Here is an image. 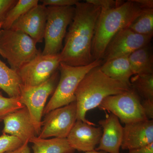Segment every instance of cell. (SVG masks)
Wrapping results in <instances>:
<instances>
[{"label": "cell", "mask_w": 153, "mask_h": 153, "mask_svg": "<svg viewBox=\"0 0 153 153\" xmlns=\"http://www.w3.org/2000/svg\"><path fill=\"white\" fill-rule=\"evenodd\" d=\"M36 45L25 33L11 29L0 30V49L10 68L16 72L41 54Z\"/></svg>", "instance_id": "cell-5"}, {"label": "cell", "mask_w": 153, "mask_h": 153, "mask_svg": "<svg viewBox=\"0 0 153 153\" xmlns=\"http://www.w3.org/2000/svg\"><path fill=\"white\" fill-rule=\"evenodd\" d=\"M130 81L131 88L140 98L153 100V74L133 75Z\"/></svg>", "instance_id": "cell-21"}, {"label": "cell", "mask_w": 153, "mask_h": 153, "mask_svg": "<svg viewBox=\"0 0 153 153\" xmlns=\"http://www.w3.org/2000/svg\"><path fill=\"white\" fill-rule=\"evenodd\" d=\"M128 28L137 34L153 36V9H144Z\"/></svg>", "instance_id": "cell-23"}, {"label": "cell", "mask_w": 153, "mask_h": 153, "mask_svg": "<svg viewBox=\"0 0 153 153\" xmlns=\"http://www.w3.org/2000/svg\"><path fill=\"white\" fill-rule=\"evenodd\" d=\"M85 153H106L105 152H103V151H100V152L99 151H96L95 150L94 151H91V152H86Z\"/></svg>", "instance_id": "cell-33"}, {"label": "cell", "mask_w": 153, "mask_h": 153, "mask_svg": "<svg viewBox=\"0 0 153 153\" xmlns=\"http://www.w3.org/2000/svg\"><path fill=\"white\" fill-rule=\"evenodd\" d=\"M85 2L100 7L102 10L116 7L124 2L123 1L118 0H86Z\"/></svg>", "instance_id": "cell-26"}, {"label": "cell", "mask_w": 153, "mask_h": 153, "mask_svg": "<svg viewBox=\"0 0 153 153\" xmlns=\"http://www.w3.org/2000/svg\"><path fill=\"white\" fill-rule=\"evenodd\" d=\"M76 120V105L74 101L46 114L38 137L44 139L51 137L66 138Z\"/></svg>", "instance_id": "cell-10"}, {"label": "cell", "mask_w": 153, "mask_h": 153, "mask_svg": "<svg viewBox=\"0 0 153 153\" xmlns=\"http://www.w3.org/2000/svg\"><path fill=\"white\" fill-rule=\"evenodd\" d=\"M24 144L18 138L3 133L0 136V153H5L16 149Z\"/></svg>", "instance_id": "cell-25"}, {"label": "cell", "mask_w": 153, "mask_h": 153, "mask_svg": "<svg viewBox=\"0 0 153 153\" xmlns=\"http://www.w3.org/2000/svg\"><path fill=\"white\" fill-rule=\"evenodd\" d=\"M141 102L140 97L131 88L123 93L107 97L98 107L111 112L126 124L148 120Z\"/></svg>", "instance_id": "cell-7"}, {"label": "cell", "mask_w": 153, "mask_h": 153, "mask_svg": "<svg viewBox=\"0 0 153 153\" xmlns=\"http://www.w3.org/2000/svg\"><path fill=\"white\" fill-rule=\"evenodd\" d=\"M128 59L134 75L153 74V55L150 44L132 52Z\"/></svg>", "instance_id": "cell-18"}, {"label": "cell", "mask_w": 153, "mask_h": 153, "mask_svg": "<svg viewBox=\"0 0 153 153\" xmlns=\"http://www.w3.org/2000/svg\"><path fill=\"white\" fill-rule=\"evenodd\" d=\"M18 0H0V28L7 14L16 4Z\"/></svg>", "instance_id": "cell-27"}, {"label": "cell", "mask_w": 153, "mask_h": 153, "mask_svg": "<svg viewBox=\"0 0 153 153\" xmlns=\"http://www.w3.org/2000/svg\"><path fill=\"white\" fill-rule=\"evenodd\" d=\"M0 55H1V56H2L4 58V54H3L2 52L1 51V49H0Z\"/></svg>", "instance_id": "cell-34"}, {"label": "cell", "mask_w": 153, "mask_h": 153, "mask_svg": "<svg viewBox=\"0 0 153 153\" xmlns=\"http://www.w3.org/2000/svg\"><path fill=\"white\" fill-rule=\"evenodd\" d=\"M100 66L92 68L85 74L75 93L76 120L94 126L95 124L85 118L86 113L98 107L107 97L123 93L131 88L107 76Z\"/></svg>", "instance_id": "cell-2"}, {"label": "cell", "mask_w": 153, "mask_h": 153, "mask_svg": "<svg viewBox=\"0 0 153 153\" xmlns=\"http://www.w3.org/2000/svg\"><path fill=\"white\" fill-rule=\"evenodd\" d=\"M128 153H153V143L143 147L129 150Z\"/></svg>", "instance_id": "cell-30"}, {"label": "cell", "mask_w": 153, "mask_h": 153, "mask_svg": "<svg viewBox=\"0 0 153 153\" xmlns=\"http://www.w3.org/2000/svg\"><path fill=\"white\" fill-rule=\"evenodd\" d=\"M58 76L57 71L48 80L37 86L25 87L21 85L20 101L27 108L37 136L41 132L45 104L49 96L55 90Z\"/></svg>", "instance_id": "cell-8"}, {"label": "cell", "mask_w": 153, "mask_h": 153, "mask_svg": "<svg viewBox=\"0 0 153 153\" xmlns=\"http://www.w3.org/2000/svg\"><path fill=\"white\" fill-rule=\"evenodd\" d=\"M47 20L44 33L45 44L43 55L59 54L63 49L66 30L74 17V6L47 7Z\"/></svg>", "instance_id": "cell-6"}, {"label": "cell", "mask_w": 153, "mask_h": 153, "mask_svg": "<svg viewBox=\"0 0 153 153\" xmlns=\"http://www.w3.org/2000/svg\"><path fill=\"white\" fill-rule=\"evenodd\" d=\"M129 56L114 58L100 65L101 71L110 78L131 88L130 80L133 76L128 59Z\"/></svg>", "instance_id": "cell-17"}, {"label": "cell", "mask_w": 153, "mask_h": 153, "mask_svg": "<svg viewBox=\"0 0 153 153\" xmlns=\"http://www.w3.org/2000/svg\"><path fill=\"white\" fill-rule=\"evenodd\" d=\"M42 4L46 6L64 7L74 6L79 1L77 0H42Z\"/></svg>", "instance_id": "cell-28"}, {"label": "cell", "mask_w": 153, "mask_h": 153, "mask_svg": "<svg viewBox=\"0 0 153 153\" xmlns=\"http://www.w3.org/2000/svg\"><path fill=\"white\" fill-rule=\"evenodd\" d=\"M21 85L17 72L0 59V89L4 91L10 97H18L20 95Z\"/></svg>", "instance_id": "cell-20"}, {"label": "cell", "mask_w": 153, "mask_h": 153, "mask_svg": "<svg viewBox=\"0 0 153 153\" xmlns=\"http://www.w3.org/2000/svg\"><path fill=\"white\" fill-rule=\"evenodd\" d=\"M25 107L20 101L19 97H6L0 92V121L9 114Z\"/></svg>", "instance_id": "cell-24"}, {"label": "cell", "mask_w": 153, "mask_h": 153, "mask_svg": "<svg viewBox=\"0 0 153 153\" xmlns=\"http://www.w3.org/2000/svg\"><path fill=\"white\" fill-rule=\"evenodd\" d=\"M102 63V60L99 59L86 66H73L61 62L58 68L60 72L59 82L44 108L43 114L76 101L75 91L79 82L88 71Z\"/></svg>", "instance_id": "cell-4"}, {"label": "cell", "mask_w": 153, "mask_h": 153, "mask_svg": "<svg viewBox=\"0 0 153 153\" xmlns=\"http://www.w3.org/2000/svg\"><path fill=\"white\" fill-rule=\"evenodd\" d=\"M47 7L38 4L20 17L10 29L25 33L37 43L44 39L47 20Z\"/></svg>", "instance_id": "cell-12"}, {"label": "cell", "mask_w": 153, "mask_h": 153, "mask_svg": "<svg viewBox=\"0 0 153 153\" xmlns=\"http://www.w3.org/2000/svg\"><path fill=\"white\" fill-rule=\"evenodd\" d=\"M102 129L76 120L66 137L72 149L84 152L94 150L100 142Z\"/></svg>", "instance_id": "cell-13"}, {"label": "cell", "mask_w": 153, "mask_h": 153, "mask_svg": "<svg viewBox=\"0 0 153 153\" xmlns=\"http://www.w3.org/2000/svg\"><path fill=\"white\" fill-rule=\"evenodd\" d=\"M153 143V120L140 121L123 127V150L138 149Z\"/></svg>", "instance_id": "cell-15"}, {"label": "cell", "mask_w": 153, "mask_h": 153, "mask_svg": "<svg viewBox=\"0 0 153 153\" xmlns=\"http://www.w3.org/2000/svg\"><path fill=\"white\" fill-rule=\"evenodd\" d=\"M28 143V142L25 143L16 149L5 153H30V150Z\"/></svg>", "instance_id": "cell-32"}, {"label": "cell", "mask_w": 153, "mask_h": 153, "mask_svg": "<svg viewBox=\"0 0 153 153\" xmlns=\"http://www.w3.org/2000/svg\"><path fill=\"white\" fill-rule=\"evenodd\" d=\"M143 10L134 0L124 2L114 8L101 10L92 41L94 60H102L106 47L115 35L128 28Z\"/></svg>", "instance_id": "cell-3"}, {"label": "cell", "mask_w": 153, "mask_h": 153, "mask_svg": "<svg viewBox=\"0 0 153 153\" xmlns=\"http://www.w3.org/2000/svg\"><path fill=\"white\" fill-rule=\"evenodd\" d=\"M152 37L137 34L128 28L120 30L106 47L102 58L103 63L117 57L129 56L138 49L150 44Z\"/></svg>", "instance_id": "cell-11"}, {"label": "cell", "mask_w": 153, "mask_h": 153, "mask_svg": "<svg viewBox=\"0 0 153 153\" xmlns=\"http://www.w3.org/2000/svg\"><path fill=\"white\" fill-rule=\"evenodd\" d=\"M3 133L14 136L23 143L37 136L27 108L25 107L9 114L4 118Z\"/></svg>", "instance_id": "cell-14"}, {"label": "cell", "mask_w": 153, "mask_h": 153, "mask_svg": "<svg viewBox=\"0 0 153 153\" xmlns=\"http://www.w3.org/2000/svg\"><path fill=\"white\" fill-rule=\"evenodd\" d=\"M38 0H18L7 14L2 24V30H9L14 23L31 9L38 4Z\"/></svg>", "instance_id": "cell-22"}, {"label": "cell", "mask_w": 153, "mask_h": 153, "mask_svg": "<svg viewBox=\"0 0 153 153\" xmlns=\"http://www.w3.org/2000/svg\"><path fill=\"white\" fill-rule=\"evenodd\" d=\"M0 90H1V89H0Z\"/></svg>", "instance_id": "cell-35"}, {"label": "cell", "mask_w": 153, "mask_h": 153, "mask_svg": "<svg viewBox=\"0 0 153 153\" xmlns=\"http://www.w3.org/2000/svg\"><path fill=\"white\" fill-rule=\"evenodd\" d=\"M143 9H153V0H134Z\"/></svg>", "instance_id": "cell-31"}, {"label": "cell", "mask_w": 153, "mask_h": 153, "mask_svg": "<svg viewBox=\"0 0 153 153\" xmlns=\"http://www.w3.org/2000/svg\"><path fill=\"white\" fill-rule=\"evenodd\" d=\"M102 128V134L98 147L95 150L101 151L109 153H120L123 138V127L119 119L111 113L106 115L105 119L99 121Z\"/></svg>", "instance_id": "cell-16"}, {"label": "cell", "mask_w": 153, "mask_h": 153, "mask_svg": "<svg viewBox=\"0 0 153 153\" xmlns=\"http://www.w3.org/2000/svg\"><path fill=\"white\" fill-rule=\"evenodd\" d=\"M60 63V53L52 55L41 53L17 71L21 85L32 87L44 83L58 70Z\"/></svg>", "instance_id": "cell-9"}, {"label": "cell", "mask_w": 153, "mask_h": 153, "mask_svg": "<svg viewBox=\"0 0 153 153\" xmlns=\"http://www.w3.org/2000/svg\"><path fill=\"white\" fill-rule=\"evenodd\" d=\"M29 142L33 144L34 153H74L75 150L69 145L66 138H41L34 137Z\"/></svg>", "instance_id": "cell-19"}, {"label": "cell", "mask_w": 153, "mask_h": 153, "mask_svg": "<svg viewBox=\"0 0 153 153\" xmlns=\"http://www.w3.org/2000/svg\"><path fill=\"white\" fill-rule=\"evenodd\" d=\"M143 112L149 120L153 119V100H143L141 102Z\"/></svg>", "instance_id": "cell-29"}, {"label": "cell", "mask_w": 153, "mask_h": 153, "mask_svg": "<svg viewBox=\"0 0 153 153\" xmlns=\"http://www.w3.org/2000/svg\"><path fill=\"white\" fill-rule=\"evenodd\" d=\"M74 7V17L60 53V60L69 66H86L95 60L92 41L101 9L85 1H79Z\"/></svg>", "instance_id": "cell-1"}]
</instances>
